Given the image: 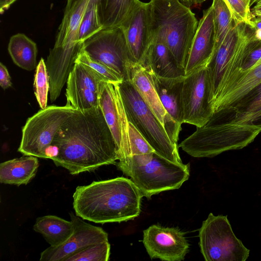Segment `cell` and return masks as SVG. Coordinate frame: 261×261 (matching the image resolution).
<instances>
[{
    "label": "cell",
    "instance_id": "1",
    "mask_svg": "<svg viewBox=\"0 0 261 261\" xmlns=\"http://www.w3.org/2000/svg\"><path fill=\"white\" fill-rule=\"evenodd\" d=\"M50 158L71 175L94 171L119 160L118 147L99 107L76 111L59 129Z\"/></svg>",
    "mask_w": 261,
    "mask_h": 261
},
{
    "label": "cell",
    "instance_id": "2",
    "mask_svg": "<svg viewBox=\"0 0 261 261\" xmlns=\"http://www.w3.org/2000/svg\"><path fill=\"white\" fill-rule=\"evenodd\" d=\"M261 133V83L233 106L215 112L179 146L195 158L241 149Z\"/></svg>",
    "mask_w": 261,
    "mask_h": 261
},
{
    "label": "cell",
    "instance_id": "3",
    "mask_svg": "<svg viewBox=\"0 0 261 261\" xmlns=\"http://www.w3.org/2000/svg\"><path fill=\"white\" fill-rule=\"evenodd\" d=\"M143 197L130 179L123 177L77 186L73 194L75 215L95 223L133 220L141 213Z\"/></svg>",
    "mask_w": 261,
    "mask_h": 261
},
{
    "label": "cell",
    "instance_id": "4",
    "mask_svg": "<svg viewBox=\"0 0 261 261\" xmlns=\"http://www.w3.org/2000/svg\"><path fill=\"white\" fill-rule=\"evenodd\" d=\"M152 40L164 43L184 69L198 21L179 0H150Z\"/></svg>",
    "mask_w": 261,
    "mask_h": 261
},
{
    "label": "cell",
    "instance_id": "5",
    "mask_svg": "<svg viewBox=\"0 0 261 261\" xmlns=\"http://www.w3.org/2000/svg\"><path fill=\"white\" fill-rule=\"evenodd\" d=\"M117 167L149 199L161 192L179 189L190 176V165L173 162L153 151L119 160Z\"/></svg>",
    "mask_w": 261,
    "mask_h": 261
},
{
    "label": "cell",
    "instance_id": "6",
    "mask_svg": "<svg viewBox=\"0 0 261 261\" xmlns=\"http://www.w3.org/2000/svg\"><path fill=\"white\" fill-rule=\"evenodd\" d=\"M128 121L160 155L181 164L178 145L170 138L164 126L141 97L130 81L118 84Z\"/></svg>",
    "mask_w": 261,
    "mask_h": 261
},
{
    "label": "cell",
    "instance_id": "7",
    "mask_svg": "<svg viewBox=\"0 0 261 261\" xmlns=\"http://www.w3.org/2000/svg\"><path fill=\"white\" fill-rule=\"evenodd\" d=\"M90 0H74L65 9L55 45L49 50L45 62L47 71L60 79L68 77L82 45L78 41V32Z\"/></svg>",
    "mask_w": 261,
    "mask_h": 261
},
{
    "label": "cell",
    "instance_id": "8",
    "mask_svg": "<svg viewBox=\"0 0 261 261\" xmlns=\"http://www.w3.org/2000/svg\"><path fill=\"white\" fill-rule=\"evenodd\" d=\"M76 111L66 106H50L41 109L28 119L18 151L24 155L49 159L55 137Z\"/></svg>",
    "mask_w": 261,
    "mask_h": 261
},
{
    "label": "cell",
    "instance_id": "9",
    "mask_svg": "<svg viewBox=\"0 0 261 261\" xmlns=\"http://www.w3.org/2000/svg\"><path fill=\"white\" fill-rule=\"evenodd\" d=\"M198 236L206 261H245L249 256L250 250L235 235L227 216L210 213Z\"/></svg>",
    "mask_w": 261,
    "mask_h": 261
},
{
    "label": "cell",
    "instance_id": "10",
    "mask_svg": "<svg viewBox=\"0 0 261 261\" xmlns=\"http://www.w3.org/2000/svg\"><path fill=\"white\" fill-rule=\"evenodd\" d=\"M82 48L90 57L113 70L123 81H130L132 65L121 26L102 29L86 41Z\"/></svg>",
    "mask_w": 261,
    "mask_h": 261
},
{
    "label": "cell",
    "instance_id": "11",
    "mask_svg": "<svg viewBox=\"0 0 261 261\" xmlns=\"http://www.w3.org/2000/svg\"><path fill=\"white\" fill-rule=\"evenodd\" d=\"M251 35V30L248 25L234 24L222 43L214 50L205 66L212 108L228 67L242 58Z\"/></svg>",
    "mask_w": 261,
    "mask_h": 261
},
{
    "label": "cell",
    "instance_id": "12",
    "mask_svg": "<svg viewBox=\"0 0 261 261\" xmlns=\"http://www.w3.org/2000/svg\"><path fill=\"white\" fill-rule=\"evenodd\" d=\"M183 123L203 126L213 114L205 66L184 77L182 86Z\"/></svg>",
    "mask_w": 261,
    "mask_h": 261
},
{
    "label": "cell",
    "instance_id": "13",
    "mask_svg": "<svg viewBox=\"0 0 261 261\" xmlns=\"http://www.w3.org/2000/svg\"><path fill=\"white\" fill-rule=\"evenodd\" d=\"M99 107L118 147L119 161L131 156L128 121L118 84L101 81L99 84Z\"/></svg>",
    "mask_w": 261,
    "mask_h": 261
},
{
    "label": "cell",
    "instance_id": "14",
    "mask_svg": "<svg viewBox=\"0 0 261 261\" xmlns=\"http://www.w3.org/2000/svg\"><path fill=\"white\" fill-rule=\"evenodd\" d=\"M143 243L151 259L181 261L189 251L185 233L177 228L152 225L143 231Z\"/></svg>",
    "mask_w": 261,
    "mask_h": 261
},
{
    "label": "cell",
    "instance_id": "15",
    "mask_svg": "<svg viewBox=\"0 0 261 261\" xmlns=\"http://www.w3.org/2000/svg\"><path fill=\"white\" fill-rule=\"evenodd\" d=\"M121 27L132 64L144 65L152 40L150 2H141Z\"/></svg>",
    "mask_w": 261,
    "mask_h": 261
},
{
    "label": "cell",
    "instance_id": "16",
    "mask_svg": "<svg viewBox=\"0 0 261 261\" xmlns=\"http://www.w3.org/2000/svg\"><path fill=\"white\" fill-rule=\"evenodd\" d=\"M69 215L73 224L72 234L63 244L55 247L49 246L42 251L40 260L65 261L90 245L108 241V234L101 227L86 222L73 213Z\"/></svg>",
    "mask_w": 261,
    "mask_h": 261
},
{
    "label": "cell",
    "instance_id": "17",
    "mask_svg": "<svg viewBox=\"0 0 261 261\" xmlns=\"http://www.w3.org/2000/svg\"><path fill=\"white\" fill-rule=\"evenodd\" d=\"M103 80L87 66L75 64L66 82V106L79 111L99 107V84Z\"/></svg>",
    "mask_w": 261,
    "mask_h": 261
},
{
    "label": "cell",
    "instance_id": "18",
    "mask_svg": "<svg viewBox=\"0 0 261 261\" xmlns=\"http://www.w3.org/2000/svg\"><path fill=\"white\" fill-rule=\"evenodd\" d=\"M130 81L142 99L164 126L171 140L177 144L181 130L164 109L152 83L150 72L144 65L132 64Z\"/></svg>",
    "mask_w": 261,
    "mask_h": 261
},
{
    "label": "cell",
    "instance_id": "19",
    "mask_svg": "<svg viewBox=\"0 0 261 261\" xmlns=\"http://www.w3.org/2000/svg\"><path fill=\"white\" fill-rule=\"evenodd\" d=\"M215 34L212 6L203 12L193 39L184 68L185 76L206 66L215 46Z\"/></svg>",
    "mask_w": 261,
    "mask_h": 261
},
{
    "label": "cell",
    "instance_id": "20",
    "mask_svg": "<svg viewBox=\"0 0 261 261\" xmlns=\"http://www.w3.org/2000/svg\"><path fill=\"white\" fill-rule=\"evenodd\" d=\"M260 83L261 61L250 70L236 71L213 104V113L233 106Z\"/></svg>",
    "mask_w": 261,
    "mask_h": 261
},
{
    "label": "cell",
    "instance_id": "21",
    "mask_svg": "<svg viewBox=\"0 0 261 261\" xmlns=\"http://www.w3.org/2000/svg\"><path fill=\"white\" fill-rule=\"evenodd\" d=\"M149 72L152 83L164 109L178 127L181 129L183 123L181 94L184 77L165 79Z\"/></svg>",
    "mask_w": 261,
    "mask_h": 261
},
{
    "label": "cell",
    "instance_id": "22",
    "mask_svg": "<svg viewBox=\"0 0 261 261\" xmlns=\"http://www.w3.org/2000/svg\"><path fill=\"white\" fill-rule=\"evenodd\" d=\"M144 66L160 77L179 79L185 76L184 69L179 66L171 50L160 41H152Z\"/></svg>",
    "mask_w": 261,
    "mask_h": 261
},
{
    "label": "cell",
    "instance_id": "23",
    "mask_svg": "<svg viewBox=\"0 0 261 261\" xmlns=\"http://www.w3.org/2000/svg\"><path fill=\"white\" fill-rule=\"evenodd\" d=\"M38 167V160L34 156L6 161L0 164V182L17 186L27 185L36 176Z\"/></svg>",
    "mask_w": 261,
    "mask_h": 261
},
{
    "label": "cell",
    "instance_id": "24",
    "mask_svg": "<svg viewBox=\"0 0 261 261\" xmlns=\"http://www.w3.org/2000/svg\"><path fill=\"white\" fill-rule=\"evenodd\" d=\"M33 229L41 234L50 246L55 247L64 243L71 236L73 224L71 221L46 215L36 219Z\"/></svg>",
    "mask_w": 261,
    "mask_h": 261
},
{
    "label": "cell",
    "instance_id": "25",
    "mask_svg": "<svg viewBox=\"0 0 261 261\" xmlns=\"http://www.w3.org/2000/svg\"><path fill=\"white\" fill-rule=\"evenodd\" d=\"M140 2L139 0H99L98 12L103 29L121 26Z\"/></svg>",
    "mask_w": 261,
    "mask_h": 261
},
{
    "label": "cell",
    "instance_id": "26",
    "mask_svg": "<svg viewBox=\"0 0 261 261\" xmlns=\"http://www.w3.org/2000/svg\"><path fill=\"white\" fill-rule=\"evenodd\" d=\"M8 50L12 61L19 67L28 71L36 68L37 45L24 34L18 33L11 37Z\"/></svg>",
    "mask_w": 261,
    "mask_h": 261
},
{
    "label": "cell",
    "instance_id": "27",
    "mask_svg": "<svg viewBox=\"0 0 261 261\" xmlns=\"http://www.w3.org/2000/svg\"><path fill=\"white\" fill-rule=\"evenodd\" d=\"M211 6L214 14L215 49L222 43L234 23L231 14L223 0H213Z\"/></svg>",
    "mask_w": 261,
    "mask_h": 261
},
{
    "label": "cell",
    "instance_id": "28",
    "mask_svg": "<svg viewBox=\"0 0 261 261\" xmlns=\"http://www.w3.org/2000/svg\"><path fill=\"white\" fill-rule=\"evenodd\" d=\"M103 29L97 4H89L82 19L79 32L78 41L83 44L87 39Z\"/></svg>",
    "mask_w": 261,
    "mask_h": 261
},
{
    "label": "cell",
    "instance_id": "29",
    "mask_svg": "<svg viewBox=\"0 0 261 261\" xmlns=\"http://www.w3.org/2000/svg\"><path fill=\"white\" fill-rule=\"evenodd\" d=\"M34 87L35 95L41 109L47 107L48 94L50 90L49 77L46 65L42 58L36 68Z\"/></svg>",
    "mask_w": 261,
    "mask_h": 261
},
{
    "label": "cell",
    "instance_id": "30",
    "mask_svg": "<svg viewBox=\"0 0 261 261\" xmlns=\"http://www.w3.org/2000/svg\"><path fill=\"white\" fill-rule=\"evenodd\" d=\"M75 62L85 65L97 73L103 81L118 84L123 81L121 76L108 66L91 59L82 48Z\"/></svg>",
    "mask_w": 261,
    "mask_h": 261
},
{
    "label": "cell",
    "instance_id": "31",
    "mask_svg": "<svg viewBox=\"0 0 261 261\" xmlns=\"http://www.w3.org/2000/svg\"><path fill=\"white\" fill-rule=\"evenodd\" d=\"M110 255V244L105 241L87 247L65 261H108Z\"/></svg>",
    "mask_w": 261,
    "mask_h": 261
},
{
    "label": "cell",
    "instance_id": "32",
    "mask_svg": "<svg viewBox=\"0 0 261 261\" xmlns=\"http://www.w3.org/2000/svg\"><path fill=\"white\" fill-rule=\"evenodd\" d=\"M228 8L234 25L245 23L249 25L253 17L250 0H223Z\"/></svg>",
    "mask_w": 261,
    "mask_h": 261
},
{
    "label": "cell",
    "instance_id": "33",
    "mask_svg": "<svg viewBox=\"0 0 261 261\" xmlns=\"http://www.w3.org/2000/svg\"><path fill=\"white\" fill-rule=\"evenodd\" d=\"M260 61L261 41L253 39L251 31L250 39L244 50L241 66L238 70H250L255 66Z\"/></svg>",
    "mask_w": 261,
    "mask_h": 261
},
{
    "label": "cell",
    "instance_id": "34",
    "mask_svg": "<svg viewBox=\"0 0 261 261\" xmlns=\"http://www.w3.org/2000/svg\"><path fill=\"white\" fill-rule=\"evenodd\" d=\"M128 135L131 156L154 151L142 135L129 121Z\"/></svg>",
    "mask_w": 261,
    "mask_h": 261
},
{
    "label": "cell",
    "instance_id": "35",
    "mask_svg": "<svg viewBox=\"0 0 261 261\" xmlns=\"http://www.w3.org/2000/svg\"><path fill=\"white\" fill-rule=\"evenodd\" d=\"M12 83L9 71L6 66L0 63V85L3 89L12 86Z\"/></svg>",
    "mask_w": 261,
    "mask_h": 261
},
{
    "label": "cell",
    "instance_id": "36",
    "mask_svg": "<svg viewBox=\"0 0 261 261\" xmlns=\"http://www.w3.org/2000/svg\"><path fill=\"white\" fill-rule=\"evenodd\" d=\"M248 25L252 31V38L261 41V17H253Z\"/></svg>",
    "mask_w": 261,
    "mask_h": 261
},
{
    "label": "cell",
    "instance_id": "37",
    "mask_svg": "<svg viewBox=\"0 0 261 261\" xmlns=\"http://www.w3.org/2000/svg\"><path fill=\"white\" fill-rule=\"evenodd\" d=\"M17 0H0V13L3 14Z\"/></svg>",
    "mask_w": 261,
    "mask_h": 261
},
{
    "label": "cell",
    "instance_id": "38",
    "mask_svg": "<svg viewBox=\"0 0 261 261\" xmlns=\"http://www.w3.org/2000/svg\"><path fill=\"white\" fill-rule=\"evenodd\" d=\"M256 5L251 9L253 17H261V0H259Z\"/></svg>",
    "mask_w": 261,
    "mask_h": 261
},
{
    "label": "cell",
    "instance_id": "39",
    "mask_svg": "<svg viewBox=\"0 0 261 261\" xmlns=\"http://www.w3.org/2000/svg\"><path fill=\"white\" fill-rule=\"evenodd\" d=\"M182 4L189 7L196 4H201L205 0H179Z\"/></svg>",
    "mask_w": 261,
    "mask_h": 261
},
{
    "label": "cell",
    "instance_id": "40",
    "mask_svg": "<svg viewBox=\"0 0 261 261\" xmlns=\"http://www.w3.org/2000/svg\"><path fill=\"white\" fill-rule=\"evenodd\" d=\"M74 0H67V4L65 9H68L72 4Z\"/></svg>",
    "mask_w": 261,
    "mask_h": 261
},
{
    "label": "cell",
    "instance_id": "41",
    "mask_svg": "<svg viewBox=\"0 0 261 261\" xmlns=\"http://www.w3.org/2000/svg\"><path fill=\"white\" fill-rule=\"evenodd\" d=\"M99 0H90V4H91V3H95V4H98V3L99 2Z\"/></svg>",
    "mask_w": 261,
    "mask_h": 261
},
{
    "label": "cell",
    "instance_id": "42",
    "mask_svg": "<svg viewBox=\"0 0 261 261\" xmlns=\"http://www.w3.org/2000/svg\"><path fill=\"white\" fill-rule=\"evenodd\" d=\"M250 5L252 6L253 4L256 3L259 0H250Z\"/></svg>",
    "mask_w": 261,
    "mask_h": 261
}]
</instances>
